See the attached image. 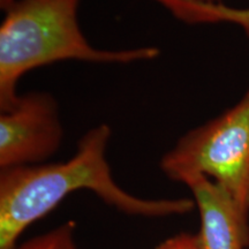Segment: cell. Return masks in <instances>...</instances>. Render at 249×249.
<instances>
[{
  "label": "cell",
  "instance_id": "cell-1",
  "mask_svg": "<svg viewBox=\"0 0 249 249\" xmlns=\"http://www.w3.org/2000/svg\"><path fill=\"white\" fill-rule=\"evenodd\" d=\"M111 134L108 124H98L80 139L71 160L0 171V249H14L31 224L81 189L129 216L160 218L196 209L193 198L150 200L121 188L107 160Z\"/></svg>",
  "mask_w": 249,
  "mask_h": 249
},
{
  "label": "cell",
  "instance_id": "cell-2",
  "mask_svg": "<svg viewBox=\"0 0 249 249\" xmlns=\"http://www.w3.org/2000/svg\"><path fill=\"white\" fill-rule=\"evenodd\" d=\"M81 0H13L0 26V111L18 102V82L37 67L65 60L132 64L154 60L155 46L102 50L92 46L79 24Z\"/></svg>",
  "mask_w": 249,
  "mask_h": 249
},
{
  "label": "cell",
  "instance_id": "cell-3",
  "mask_svg": "<svg viewBox=\"0 0 249 249\" xmlns=\"http://www.w3.org/2000/svg\"><path fill=\"white\" fill-rule=\"evenodd\" d=\"M160 167L173 181L191 174L213 180L249 223V89L220 116L182 135Z\"/></svg>",
  "mask_w": 249,
  "mask_h": 249
},
{
  "label": "cell",
  "instance_id": "cell-4",
  "mask_svg": "<svg viewBox=\"0 0 249 249\" xmlns=\"http://www.w3.org/2000/svg\"><path fill=\"white\" fill-rule=\"evenodd\" d=\"M64 139L59 107L46 91L20 95L0 114V169L44 164Z\"/></svg>",
  "mask_w": 249,
  "mask_h": 249
},
{
  "label": "cell",
  "instance_id": "cell-5",
  "mask_svg": "<svg viewBox=\"0 0 249 249\" xmlns=\"http://www.w3.org/2000/svg\"><path fill=\"white\" fill-rule=\"evenodd\" d=\"M181 183L191 189L200 214V249L249 248V223L222 187L202 174L187 176Z\"/></svg>",
  "mask_w": 249,
  "mask_h": 249
},
{
  "label": "cell",
  "instance_id": "cell-6",
  "mask_svg": "<svg viewBox=\"0 0 249 249\" xmlns=\"http://www.w3.org/2000/svg\"><path fill=\"white\" fill-rule=\"evenodd\" d=\"M174 18L187 24L232 23L240 27L249 38V7L234 8L222 2L196 0H155Z\"/></svg>",
  "mask_w": 249,
  "mask_h": 249
},
{
  "label": "cell",
  "instance_id": "cell-7",
  "mask_svg": "<svg viewBox=\"0 0 249 249\" xmlns=\"http://www.w3.org/2000/svg\"><path fill=\"white\" fill-rule=\"evenodd\" d=\"M75 230L76 224L68 220L44 234L18 245L14 249H80L75 241Z\"/></svg>",
  "mask_w": 249,
  "mask_h": 249
},
{
  "label": "cell",
  "instance_id": "cell-8",
  "mask_svg": "<svg viewBox=\"0 0 249 249\" xmlns=\"http://www.w3.org/2000/svg\"><path fill=\"white\" fill-rule=\"evenodd\" d=\"M152 249H200V245L197 235L183 232L167 238Z\"/></svg>",
  "mask_w": 249,
  "mask_h": 249
},
{
  "label": "cell",
  "instance_id": "cell-9",
  "mask_svg": "<svg viewBox=\"0 0 249 249\" xmlns=\"http://www.w3.org/2000/svg\"><path fill=\"white\" fill-rule=\"evenodd\" d=\"M196 1H202V2H220V0H196Z\"/></svg>",
  "mask_w": 249,
  "mask_h": 249
}]
</instances>
